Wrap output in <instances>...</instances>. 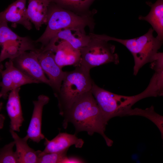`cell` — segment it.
<instances>
[{
	"label": "cell",
	"mask_w": 163,
	"mask_h": 163,
	"mask_svg": "<svg viewBox=\"0 0 163 163\" xmlns=\"http://www.w3.org/2000/svg\"><path fill=\"white\" fill-rule=\"evenodd\" d=\"M64 116L63 126L65 128L68 123L71 122L75 127L76 133L85 131L92 136L94 133H97L103 137L108 146L113 145V141L105 134L107 123L105 121L91 91L77 100Z\"/></svg>",
	"instance_id": "cell-1"
},
{
	"label": "cell",
	"mask_w": 163,
	"mask_h": 163,
	"mask_svg": "<svg viewBox=\"0 0 163 163\" xmlns=\"http://www.w3.org/2000/svg\"><path fill=\"white\" fill-rule=\"evenodd\" d=\"M94 15H79L51 2L48 8L46 28L42 35L35 42L40 43V49H42L57 32L68 28L85 30V28L88 27L90 32L93 33L95 25Z\"/></svg>",
	"instance_id": "cell-2"
},
{
	"label": "cell",
	"mask_w": 163,
	"mask_h": 163,
	"mask_svg": "<svg viewBox=\"0 0 163 163\" xmlns=\"http://www.w3.org/2000/svg\"><path fill=\"white\" fill-rule=\"evenodd\" d=\"M93 82L90 72L81 66L72 71L65 72L59 91L54 95L61 115L64 116L77 100L91 91Z\"/></svg>",
	"instance_id": "cell-3"
},
{
	"label": "cell",
	"mask_w": 163,
	"mask_h": 163,
	"mask_svg": "<svg viewBox=\"0 0 163 163\" xmlns=\"http://www.w3.org/2000/svg\"><path fill=\"white\" fill-rule=\"evenodd\" d=\"M154 31L150 28L144 34L131 39H119L107 35L105 37L108 41H113L122 44L130 51L134 62L133 74L136 75L144 65L154 60L162 45L163 41L154 37Z\"/></svg>",
	"instance_id": "cell-4"
},
{
	"label": "cell",
	"mask_w": 163,
	"mask_h": 163,
	"mask_svg": "<svg viewBox=\"0 0 163 163\" xmlns=\"http://www.w3.org/2000/svg\"><path fill=\"white\" fill-rule=\"evenodd\" d=\"M91 91L107 123L114 117L127 116L132 106L144 98L141 92L131 96L113 93L99 87L94 81Z\"/></svg>",
	"instance_id": "cell-5"
},
{
	"label": "cell",
	"mask_w": 163,
	"mask_h": 163,
	"mask_svg": "<svg viewBox=\"0 0 163 163\" xmlns=\"http://www.w3.org/2000/svg\"><path fill=\"white\" fill-rule=\"evenodd\" d=\"M90 40L80 50V66L90 72L94 67L105 64L119 63L118 54L115 53V46L105 38L104 34L90 33Z\"/></svg>",
	"instance_id": "cell-6"
},
{
	"label": "cell",
	"mask_w": 163,
	"mask_h": 163,
	"mask_svg": "<svg viewBox=\"0 0 163 163\" xmlns=\"http://www.w3.org/2000/svg\"><path fill=\"white\" fill-rule=\"evenodd\" d=\"M8 23L0 20V63L7 58L13 59L27 50L39 51L35 41L28 37L19 36L8 27Z\"/></svg>",
	"instance_id": "cell-7"
},
{
	"label": "cell",
	"mask_w": 163,
	"mask_h": 163,
	"mask_svg": "<svg viewBox=\"0 0 163 163\" xmlns=\"http://www.w3.org/2000/svg\"><path fill=\"white\" fill-rule=\"evenodd\" d=\"M5 69H1L2 79L0 82V98H6L8 92L20 88L21 86L38 82L25 75L14 65L12 59H9L5 64Z\"/></svg>",
	"instance_id": "cell-8"
},
{
	"label": "cell",
	"mask_w": 163,
	"mask_h": 163,
	"mask_svg": "<svg viewBox=\"0 0 163 163\" xmlns=\"http://www.w3.org/2000/svg\"><path fill=\"white\" fill-rule=\"evenodd\" d=\"M14 65L27 75L50 86L38 59L37 52L25 51L12 59Z\"/></svg>",
	"instance_id": "cell-9"
},
{
	"label": "cell",
	"mask_w": 163,
	"mask_h": 163,
	"mask_svg": "<svg viewBox=\"0 0 163 163\" xmlns=\"http://www.w3.org/2000/svg\"><path fill=\"white\" fill-rule=\"evenodd\" d=\"M37 53L39 61L44 72L48 77L50 86L55 95L59 91L65 72L55 62L54 52L42 51L40 49Z\"/></svg>",
	"instance_id": "cell-10"
},
{
	"label": "cell",
	"mask_w": 163,
	"mask_h": 163,
	"mask_svg": "<svg viewBox=\"0 0 163 163\" xmlns=\"http://www.w3.org/2000/svg\"><path fill=\"white\" fill-rule=\"evenodd\" d=\"M90 39L89 34H87L85 30L76 28H66L57 32L48 44L41 50L51 51L56 43L62 41L67 42L74 48L80 50L86 45Z\"/></svg>",
	"instance_id": "cell-11"
},
{
	"label": "cell",
	"mask_w": 163,
	"mask_h": 163,
	"mask_svg": "<svg viewBox=\"0 0 163 163\" xmlns=\"http://www.w3.org/2000/svg\"><path fill=\"white\" fill-rule=\"evenodd\" d=\"M49 100L48 97L41 94L38 96L37 100L33 101L34 108L27 135L34 142L39 143L45 138L41 132L43 111L44 106Z\"/></svg>",
	"instance_id": "cell-12"
},
{
	"label": "cell",
	"mask_w": 163,
	"mask_h": 163,
	"mask_svg": "<svg viewBox=\"0 0 163 163\" xmlns=\"http://www.w3.org/2000/svg\"><path fill=\"white\" fill-rule=\"evenodd\" d=\"M27 0H16L0 13V20L7 23L21 24L30 30L32 28L26 7Z\"/></svg>",
	"instance_id": "cell-13"
},
{
	"label": "cell",
	"mask_w": 163,
	"mask_h": 163,
	"mask_svg": "<svg viewBox=\"0 0 163 163\" xmlns=\"http://www.w3.org/2000/svg\"><path fill=\"white\" fill-rule=\"evenodd\" d=\"M52 51L55 53V61L60 67L66 66H79L81 59L80 50L74 48L68 42L57 43Z\"/></svg>",
	"instance_id": "cell-14"
},
{
	"label": "cell",
	"mask_w": 163,
	"mask_h": 163,
	"mask_svg": "<svg viewBox=\"0 0 163 163\" xmlns=\"http://www.w3.org/2000/svg\"><path fill=\"white\" fill-rule=\"evenodd\" d=\"M44 139L45 148L42 151L44 153L59 152L69 149L72 145L77 148H81L84 143L83 140L75 135L66 133H60L50 140L45 137Z\"/></svg>",
	"instance_id": "cell-15"
},
{
	"label": "cell",
	"mask_w": 163,
	"mask_h": 163,
	"mask_svg": "<svg viewBox=\"0 0 163 163\" xmlns=\"http://www.w3.org/2000/svg\"><path fill=\"white\" fill-rule=\"evenodd\" d=\"M20 88L11 91L8 95L6 109L10 120V129L19 132L24 121L19 95Z\"/></svg>",
	"instance_id": "cell-16"
},
{
	"label": "cell",
	"mask_w": 163,
	"mask_h": 163,
	"mask_svg": "<svg viewBox=\"0 0 163 163\" xmlns=\"http://www.w3.org/2000/svg\"><path fill=\"white\" fill-rule=\"evenodd\" d=\"M50 0H28L27 9L28 18L37 30L46 24L48 8Z\"/></svg>",
	"instance_id": "cell-17"
},
{
	"label": "cell",
	"mask_w": 163,
	"mask_h": 163,
	"mask_svg": "<svg viewBox=\"0 0 163 163\" xmlns=\"http://www.w3.org/2000/svg\"><path fill=\"white\" fill-rule=\"evenodd\" d=\"M9 131L16 146L18 163H37L38 150L29 146L27 143L29 139L28 136L21 138L15 131L11 129Z\"/></svg>",
	"instance_id": "cell-18"
},
{
	"label": "cell",
	"mask_w": 163,
	"mask_h": 163,
	"mask_svg": "<svg viewBox=\"0 0 163 163\" xmlns=\"http://www.w3.org/2000/svg\"><path fill=\"white\" fill-rule=\"evenodd\" d=\"M146 3L151 7L150 10L146 16L140 15L138 19L149 23L156 32V37L163 41V0H157L154 3L147 2Z\"/></svg>",
	"instance_id": "cell-19"
},
{
	"label": "cell",
	"mask_w": 163,
	"mask_h": 163,
	"mask_svg": "<svg viewBox=\"0 0 163 163\" xmlns=\"http://www.w3.org/2000/svg\"><path fill=\"white\" fill-rule=\"evenodd\" d=\"M61 7L80 15H94L97 12L95 9L90 8L96 0H50Z\"/></svg>",
	"instance_id": "cell-20"
},
{
	"label": "cell",
	"mask_w": 163,
	"mask_h": 163,
	"mask_svg": "<svg viewBox=\"0 0 163 163\" xmlns=\"http://www.w3.org/2000/svg\"><path fill=\"white\" fill-rule=\"evenodd\" d=\"M142 116L151 121L158 129L163 139V117L155 111L153 106L144 109L138 108H132L127 114V116Z\"/></svg>",
	"instance_id": "cell-21"
},
{
	"label": "cell",
	"mask_w": 163,
	"mask_h": 163,
	"mask_svg": "<svg viewBox=\"0 0 163 163\" xmlns=\"http://www.w3.org/2000/svg\"><path fill=\"white\" fill-rule=\"evenodd\" d=\"M68 149L56 152L44 153L38 150L37 163H63Z\"/></svg>",
	"instance_id": "cell-22"
},
{
	"label": "cell",
	"mask_w": 163,
	"mask_h": 163,
	"mask_svg": "<svg viewBox=\"0 0 163 163\" xmlns=\"http://www.w3.org/2000/svg\"><path fill=\"white\" fill-rule=\"evenodd\" d=\"M14 141L0 148V163H18L17 156L13 151Z\"/></svg>",
	"instance_id": "cell-23"
},
{
	"label": "cell",
	"mask_w": 163,
	"mask_h": 163,
	"mask_svg": "<svg viewBox=\"0 0 163 163\" xmlns=\"http://www.w3.org/2000/svg\"><path fill=\"white\" fill-rule=\"evenodd\" d=\"M84 161L79 158L75 157H67L64 160L63 163H83Z\"/></svg>",
	"instance_id": "cell-24"
},
{
	"label": "cell",
	"mask_w": 163,
	"mask_h": 163,
	"mask_svg": "<svg viewBox=\"0 0 163 163\" xmlns=\"http://www.w3.org/2000/svg\"><path fill=\"white\" fill-rule=\"evenodd\" d=\"M5 120V117L2 114H0V129H2L4 126Z\"/></svg>",
	"instance_id": "cell-25"
},
{
	"label": "cell",
	"mask_w": 163,
	"mask_h": 163,
	"mask_svg": "<svg viewBox=\"0 0 163 163\" xmlns=\"http://www.w3.org/2000/svg\"><path fill=\"white\" fill-rule=\"evenodd\" d=\"M3 69V66L1 63H0V82L1 81V79H2L1 74V69Z\"/></svg>",
	"instance_id": "cell-26"
},
{
	"label": "cell",
	"mask_w": 163,
	"mask_h": 163,
	"mask_svg": "<svg viewBox=\"0 0 163 163\" xmlns=\"http://www.w3.org/2000/svg\"><path fill=\"white\" fill-rule=\"evenodd\" d=\"M3 106V103L2 102H0V112L1 111Z\"/></svg>",
	"instance_id": "cell-27"
}]
</instances>
